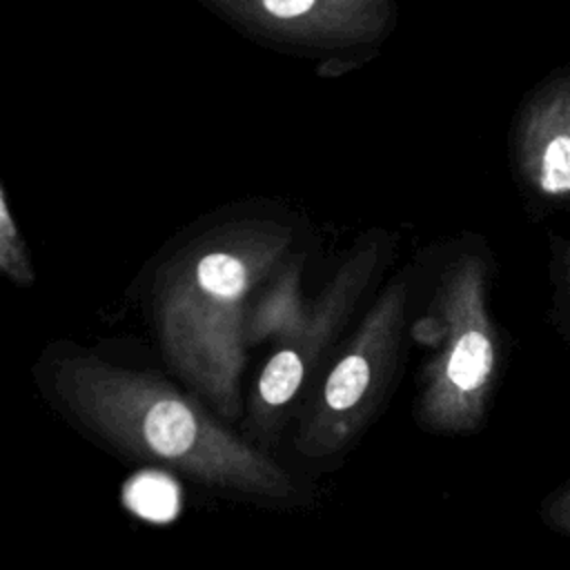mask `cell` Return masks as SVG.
I'll return each instance as SVG.
<instances>
[{
    "mask_svg": "<svg viewBox=\"0 0 570 570\" xmlns=\"http://www.w3.org/2000/svg\"><path fill=\"white\" fill-rule=\"evenodd\" d=\"M142 436L154 452L163 456H183L198 439V423L185 403L158 399L145 412Z\"/></svg>",
    "mask_w": 570,
    "mask_h": 570,
    "instance_id": "obj_1",
    "label": "cell"
},
{
    "mask_svg": "<svg viewBox=\"0 0 570 570\" xmlns=\"http://www.w3.org/2000/svg\"><path fill=\"white\" fill-rule=\"evenodd\" d=\"M125 505L154 523L171 521L180 510V490L176 481L163 472H138L122 488Z\"/></svg>",
    "mask_w": 570,
    "mask_h": 570,
    "instance_id": "obj_2",
    "label": "cell"
},
{
    "mask_svg": "<svg viewBox=\"0 0 570 570\" xmlns=\"http://www.w3.org/2000/svg\"><path fill=\"white\" fill-rule=\"evenodd\" d=\"M492 367V345L485 334L470 330L465 332L448 361V379L450 383L461 390L470 392L476 390L490 374Z\"/></svg>",
    "mask_w": 570,
    "mask_h": 570,
    "instance_id": "obj_3",
    "label": "cell"
},
{
    "mask_svg": "<svg viewBox=\"0 0 570 570\" xmlns=\"http://www.w3.org/2000/svg\"><path fill=\"white\" fill-rule=\"evenodd\" d=\"M370 383V365L363 356L350 354L332 370L325 385V401L334 410H345L356 405Z\"/></svg>",
    "mask_w": 570,
    "mask_h": 570,
    "instance_id": "obj_4",
    "label": "cell"
},
{
    "mask_svg": "<svg viewBox=\"0 0 570 570\" xmlns=\"http://www.w3.org/2000/svg\"><path fill=\"white\" fill-rule=\"evenodd\" d=\"M245 281L247 274L243 263L229 254H207L198 263V283L216 298H236L243 292Z\"/></svg>",
    "mask_w": 570,
    "mask_h": 570,
    "instance_id": "obj_5",
    "label": "cell"
},
{
    "mask_svg": "<svg viewBox=\"0 0 570 570\" xmlns=\"http://www.w3.org/2000/svg\"><path fill=\"white\" fill-rule=\"evenodd\" d=\"M303 379V363L298 358V354L283 350L276 356L269 358V363L265 365L263 374H261V396L263 401L272 403V405H281L285 401H289L298 387Z\"/></svg>",
    "mask_w": 570,
    "mask_h": 570,
    "instance_id": "obj_6",
    "label": "cell"
},
{
    "mask_svg": "<svg viewBox=\"0 0 570 570\" xmlns=\"http://www.w3.org/2000/svg\"><path fill=\"white\" fill-rule=\"evenodd\" d=\"M541 187L550 194H566L570 187V140L557 136L550 140L541 163Z\"/></svg>",
    "mask_w": 570,
    "mask_h": 570,
    "instance_id": "obj_7",
    "label": "cell"
},
{
    "mask_svg": "<svg viewBox=\"0 0 570 570\" xmlns=\"http://www.w3.org/2000/svg\"><path fill=\"white\" fill-rule=\"evenodd\" d=\"M16 247H18V234H16L9 207H7L2 189H0V258H7V256L11 258Z\"/></svg>",
    "mask_w": 570,
    "mask_h": 570,
    "instance_id": "obj_8",
    "label": "cell"
},
{
    "mask_svg": "<svg viewBox=\"0 0 570 570\" xmlns=\"http://www.w3.org/2000/svg\"><path fill=\"white\" fill-rule=\"evenodd\" d=\"M263 4L276 18H296L309 11L314 0H263Z\"/></svg>",
    "mask_w": 570,
    "mask_h": 570,
    "instance_id": "obj_9",
    "label": "cell"
}]
</instances>
